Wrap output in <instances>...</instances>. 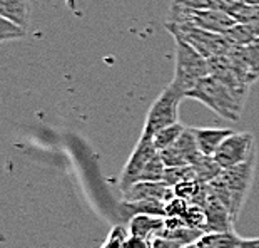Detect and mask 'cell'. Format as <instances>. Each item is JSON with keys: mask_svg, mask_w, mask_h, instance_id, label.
Returning <instances> with one entry per match:
<instances>
[{"mask_svg": "<svg viewBox=\"0 0 259 248\" xmlns=\"http://www.w3.org/2000/svg\"><path fill=\"white\" fill-rule=\"evenodd\" d=\"M152 248H183V245L178 243V241H174V240L159 236V238L152 240Z\"/></svg>", "mask_w": 259, "mask_h": 248, "instance_id": "32", "label": "cell"}, {"mask_svg": "<svg viewBox=\"0 0 259 248\" xmlns=\"http://www.w3.org/2000/svg\"><path fill=\"white\" fill-rule=\"evenodd\" d=\"M184 129H186V126H183L181 123H176V124L167 126V128H162L161 131H157L152 137V143H154V146H156V150L162 151V150H166V148L172 146L181 137V134L184 133Z\"/></svg>", "mask_w": 259, "mask_h": 248, "instance_id": "21", "label": "cell"}, {"mask_svg": "<svg viewBox=\"0 0 259 248\" xmlns=\"http://www.w3.org/2000/svg\"><path fill=\"white\" fill-rule=\"evenodd\" d=\"M25 36H27V29L14 24L12 20L0 17V41L2 42L19 41V39H24Z\"/></svg>", "mask_w": 259, "mask_h": 248, "instance_id": "25", "label": "cell"}, {"mask_svg": "<svg viewBox=\"0 0 259 248\" xmlns=\"http://www.w3.org/2000/svg\"><path fill=\"white\" fill-rule=\"evenodd\" d=\"M183 248H194V245H187V246H183Z\"/></svg>", "mask_w": 259, "mask_h": 248, "instance_id": "36", "label": "cell"}, {"mask_svg": "<svg viewBox=\"0 0 259 248\" xmlns=\"http://www.w3.org/2000/svg\"><path fill=\"white\" fill-rule=\"evenodd\" d=\"M129 236H131L129 228H125L124 225H115V227L109 231V236L101 248H124Z\"/></svg>", "mask_w": 259, "mask_h": 248, "instance_id": "26", "label": "cell"}, {"mask_svg": "<svg viewBox=\"0 0 259 248\" xmlns=\"http://www.w3.org/2000/svg\"><path fill=\"white\" fill-rule=\"evenodd\" d=\"M252 158H256V143L251 133H233L226 137L214 154V159L221 164L223 169L238 166Z\"/></svg>", "mask_w": 259, "mask_h": 248, "instance_id": "7", "label": "cell"}, {"mask_svg": "<svg viewBox=\"0 0 259 248\" xmlns=\"http://www.w3.org/2000/svg\"><path fill=\"white\" fill-rule=\"evenodd\" d=\"M254 164L256 158H252L238 166L223 169V173L209 183V188L228 208L234 222L239 218L242 205L249 195L252 180H254Z\"/></svg>", "mask_w": 259, "mask_h": 248, "instance_id": "1", "label": "cell"}, {"mask_svg": "<svg viewBox=\"0 0 259 248\" xmlns=\"http://www.w3.org/2000/svg\"><path fill=\"white\" fill-rule=\"evenodd\" d=\"M176 196L174 188H169L162 181H139L124 193L125 201H141V200H157L169 203Z\"/></svg>", "mask_w": 259, "mask_h": 248, "instance_id": "12", "label": "cell"}, {"mask_svg": "<svg viewBox=\"0 0 259 248\" xmlns=\"http://www.w3.org/2000/svg\"><path fill=\"white\" fill-rule=\"evenodd\" d=\"M166 27L172 37H179L191 44L197 52H201L206 59L216 57V56H228L233 51V46L226 39L224 34H216V32H209L197 29L194 25L189 24H172V22H166Z\"/></svg>", "mask_w": 259, "mask_h": 248, "instance_id": "6", "label": "cell"}, {"mask_svg": "<svg viewBox=\"0 0 259 248\" xmlns=\"http://www.w3.org/2000/svg\"><path fill=\"white\" fill-rule=\"evenodd\" d=\"M202 235H204L202 230L187 227L183 218L166 217V228H164L161 236L178 241V243H181L183 246H187V245H194Z\"/></svg>", "mask_w": 259, "mask_h": 248, "instance_id": "13", "label": "cell"}, {"mask_svg": "<svg viewBox=\"0 0 259 248\" xmlns=\"http://www.w3.org/2000/svg\"><path fill=\"white\" fill-rule=\"evenodd\" d=\"M183 220L186 222L187 227L197 228V230H202V231L206 230V213H204V210L201 206L189 205ZM204 233H206V231H204Z\"/></svg>", "mask_w": 259, "mask_h": 248, "instance_id": "27", "label": "cell"}, {"mask_svg": "<svg viewBox=\"0 0 259 248\" xmlns=\"http://www.w3.org/2000/svg\"><path fill=\"white\" fill-rule=\"evenodd\" d=\"M166 228V217H152V215H137L131 218L129 222V233L141 238L154 240L162 235Z\"/></svg>", "mask_w": 259, "mask_h": 248, "instance_id": "14", "label": "cell"}, {"mask_svg": "<svg viewBox=\"0 0 259 248\" xmlns=\"http://www.w3.org/2000/svg\"><path fill=\"white\" fill-rule=\"evenodd\" d=\"M224 36L233 47H246L259 37V27L249 24H239L238 22Z\"/></svg>", "mask_w": 259, "mask_h": 248, "instance_id": "18", "label": "cell"}, {"mask_svg": "<svg viewBox=\"0 0 259 248\" xmlns=\"http://www.w3.org/2000/svg\"><path fill=\"white\" fill-rule=\"evenodd\" d=\"M186 97H192L201 101L204 106L212 109L218 116L229 121H239L244 102L236 97L228 86L214 76H206L192 89L187 92Z\"/></svg>", "mask_w": 259, "mask_h": 248, "instance_id": "2", "label": "cell"}, {"mask_svg": "<svg viewBox=\"0 0 259 248\" xmlns=\"http://www.w3.org/2000/svg\"><path fill=\"white\" fill-rule=\"evenodd\" d=\"M241 56L244 57L247 67H249L254 81H259V37L256 41H252L249 46L239 47Z\"/></svg>", "mask_w": 259, "mask_h": 248, "instance_id": "23", "label": "cell"}, {"mask_svg": "<svg viewBox=\"0 0 259 248\" xmlns=\"http://www.w3.org/2000/svg\"><path fill=\"white\" fill-rule=\"evenodd\" d=\"M189 208V203L183 198L174 196L169 203H166V217H178V218H184V215Z\"/></svg>", "mask_w": 259, "mask_h": 248, "instance_id": "29", "label": "cell"}, {"mask_svg": "<svg viewBox=\"0 0 259 248\" xmlns=\"http://www.w3.org/2000/svg\"><path fill=\"white\" fill-rule=\"evenodd\" d=\"M164 164L169 166H184V164H196L197 159L202 156L199 145L196 141V136L192 133V128H186L181 137L172 146L159 151Z\"/></svg>", "mask_w": 259, "mask_h": 248, "instance_id": "9", "label": "cell"}, {"mask_svg": "<svg viewBox=\"0 0 259 248\" xmlns=\"http://www.w3.org/2000/svg\"><path fill=\"white\" fill-rule=\"evenodd\" d=\"M174 4H179L187 9H219L221 10L223 0H174Z\"/></svg>", "mask_w": 259, "mask_h": 248, "instance_id": "30", "label": "cell"}, {"mask_svg": "<svg viewBox=\"0 0 259 248\" xmlns=\"http://www.w3.org/2000/svg\"><path fill=\"white\" fill-rule=\"evenodd\" d=\"M233 17L236 19V22H239V24H249V25L259 27V5L244 4Z\"/></svg>", "mask_w": 259, "mask_h": 248, "instance_id": "28", "label": "cell"}, {"mask_svg": "<svg viewBox=\"0 0 259 248\" xmlns=\"http://www.w3.org/2000/svg\"><path fill=\"white\" fill-rule=\"evenodd\" d=\"M192 133H194L199 150L204 156H214L226 137H229L234 131L219 128H192Z\"/></svg>", "mask_w": 259, "mask_h": 248, "instance_id": "15", "label": "cell"}, {"mask_svg": "<svg viewBox=\"0 0 259 248\" xmlns=\"http://www.w3.org/2000/svg\"><path fill=\"white\" fill-rule=\"evenodd\" d=\"M166 164H164L161 154H156L151 161L146 164L144 171L141 173L139 181H162L164 178V171H166Z\"/></svg>", "mask_w": 259, "mask_h": 248, "instance_id": "24", "label": "cell"}, {"mask_svg": "<svg viewBox=\"0 0 259 248\" xmlns=\"http://www.w3.org/2000/svg\"><path fill=\"white\" fill-rule=\"evenodd\" d=\"M119 213L125 222L137 215H152V217H166V203L157 200H141V201H122L119 205Z\"/></svg>", "mask_w": 259, "mask_h": 248, "instance_id": "16", "label": "cell"}, {"mask_svg": "<svg viewBox=\"0 0 259 248\" xmlns=\"http://www.w3.org/2000/svg\"><path fill=\"white\" fill-rule=\"evenodd\" d=\"M0 17H5L24 29H29L30 0H0Z\"/></svg>", "mask_w": 259, "mask_h": 248, "instance_id": "17", "label": "cell"}, {"mask_svg": "<svg viewBox=\"0 0 259 248\" xmlns=\"http://www.w3.org/2000/svg\"><path fill=\"white\" fill-rule=\"evenodd\" d=\"M197 180L194 168L191 164H184V166H169L164 171V178L162 183L167 185L169 188H174L181 183H186V181H192Z\"/></svg>", "mask_w": 259, "mask_h": 248, "instance_id": "20", "label": "cell"}, {"mask_svg": "<svg viewBox=\"0 0 259 248\" xmlns=\"http://www.w3.org/2000/svg\"><path fill=\"white\" fill-rule=\"evenodd\" d=\"M194 248H212V246L209 245L207 241H204V240H202V236H201V238L194 243Z\"/></svg>", "mask_w": 259, "mask_h": 248, "instance_id": "34", "label": "cell"}, {"mask_svg": "<svg viewBox=\"0 0 259 248\" xmlns=\"http://www.w3.org/2000/svg\"><path fill=\"white\" fill-rule=\"evenodd\" d=\"M206 213V233H219V231H234V220L231 217L229 210L226 208L221 200L214 195L209 188L207 201L202 206Z\"/></svg>", "mask_w": 259, "mask_h": 248, "instance_id": "11", "label": "cell"}, {"mask_svg": "<svg viewBox=\"0 0 259 248\" xmlns=\"http://www.w3.org/2000/svg\"><path fill=\"white\" fill-rule=\"evenodd\" d=\"M184 97V92L170 82L147 111L146 124L141 134L142 139H152L157 131L179 123V104Z\"/></svg>", "mask_w": 259, "mask_h": 248, "instance_id": "4", "label": "cell"}, {"mask_svg": "<svg viewBox=\"0 0 259 248\" xmlns=\"http://www.w3.org/2000/svg\"><path fill=\"white\" fill-rule=\"evenodd\" d=\"M124 248H152V241L147 238H141V236L131 235L127 241H125Z\"/></svg>", "mask_w": 259, "mask_h": 248, "instance_id": "31", "label": "cell"}, {"mask_svg": "<svg viewBox=\"0 0 259 248\" xmlns=\"http://www.w3.org/2000/svg\"><path fill=\"white\" fill-rule=\"evenodd\" d=\"M176 41V67L172 84L179 87L187 96L192 87H194L201 79L209 76L207 59L197 52L191 44L179 37H174Z\"/></svg>", "mask_w": 259, "mask_h": 248, "instance_id": "3", "label": "cell"}, {"mask_svg": "<svg viewBox=\"0 0 259 248\" xmlns=\"http://www.w3.org/2000/svg\"><path fill=\"white\" fill-rule=\"evenodd\" d=\"M238 248H259V238H241Z\"/></svg>", "mask_w": 259, "mask_h": 248, "instance_id": "33", "label": "cell"}, {"mask_svg": "<svg viewBox=\"0 0 259 248\" xmlns=\"http://www.w3.org/2000/svg\"><path fill=\"white\" fill-rule=\"evenodd\" d=\"M202 240L212 248H238L241 238L236 231H219V233H204Z\"/></svg>", "mask_w": 259, "mask_h": 248, "instance_id": "22", "label": "cell"}, {"mask_svg": "<svg viewBox=\"0 0 259 248\" xmlns=\"http://www.w3.org/2000/svg\"><path fill=\"white\" fill-rule=\"evenodd\" d=\"M192 168L196 171L197 181H201L204 185H209L223 173L221 164L214 159V156H204V154L197 159L196 164H192Z\"/></svg>", "mask_w": 259, "mask_h": 248, "instance_id": "19", "label": "cell"}, {"mask_svg": "<svg viewBox=\"0 0 259 248\" xmlns=\"http://www.w3.org/2000/svg\"><path fill=\"white\" fill-rule=\"evenodd\" d=\"M244 2L249 5H259V0H244Z\"/></svg>", "mask_w": 259, "mask_h": 248, "instance_id": "35", "label": "cell"}, {"mask_svg": "<svg viewBox=\"0 0 259 248\" xmlns=\"http://www.w3.org/2000/svg\"><path fill=\"white\" fill-rule=\"evenodd\" d=\"M207 65H209V76L218 77L219 81L224 82L239 101L242 102L246 101L251 86H247L238 76L229 56H216V57L207 59Z\"/></svg>", "mask_w": 259, "mask_h": 248, "instance_id": "10", "label": "cell"}, {"mask_svg": "<svg viewBox=\"0 0 259 248\" xmlns=\"http://www.w3.org/2000/svg\"><path fill=\"white\" fill-rule=\"evenodd\" d=\"M157 153L159 151L156 150V146H154L152 139H142V137H139L134 151H132L131 158L127 159V163H125V166L122 169V173H120V191H122V195L131 186L139 183L141 173L144 171L146 164L151 161Z\"/></svg>", "mask_w": 259, "mask_h": 248, "instance_id": "8", "label": "cell"}, {"mask_svg": "<svg viewBox=\"0 0 259 248\" xmlns=\"http://www.w3.org/2000/svg\"><path fill=\"white\" fill-rule=\"evenodd\" d=\"M172 24H189L197 29L216 32V34H226L231 27L236 25L234 17L226 14L219 9H187L179 4L170 5L169 20Z\"/></svg>", "mask_w": 259, "mask_h": 248, "instance_id": "5", "label": "cell"}]
</instances>
